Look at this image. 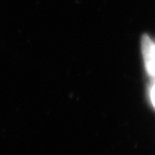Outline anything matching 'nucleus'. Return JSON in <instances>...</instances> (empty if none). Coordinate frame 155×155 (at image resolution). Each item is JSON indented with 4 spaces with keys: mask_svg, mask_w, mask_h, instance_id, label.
I'll return each mask as SVG.
<instances>
[{
    "mask_svg": "<svg viewBox=\"0 0 155 155\" xmlns=\"http://www.w3.org/2000/svg\"><path fill=\"white\" fill-rule=\"evenodd\" d=\"M141 48L146 67L150 74L155 77V44L148 36L145 35L141 41Z\"/></svg>",
    "mask_w": 155,
    "mask_h": 155,
    "instance_id": "f257e3e1",
    "label": "nucleus"
}]
</instances>
